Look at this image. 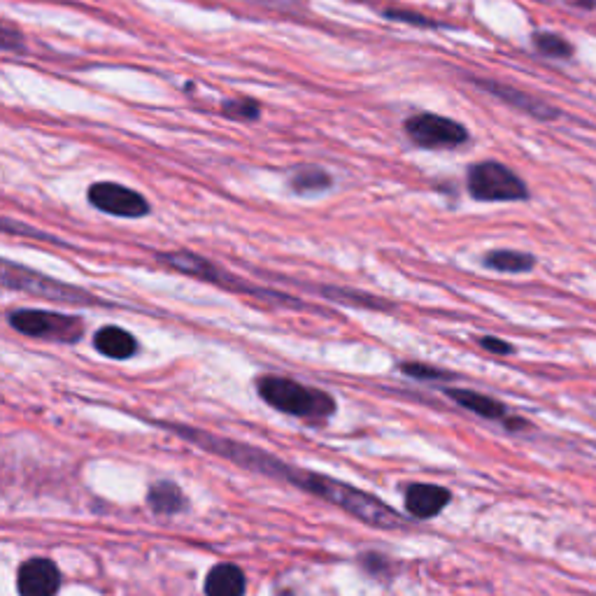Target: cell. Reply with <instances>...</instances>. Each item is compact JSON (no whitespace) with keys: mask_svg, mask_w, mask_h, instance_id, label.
Here are the masks:
<instances>
[{"mask_svg":"<svg viewBox=\"0 0 596 596\" xmlns=\"http://www.w3.org/2000/svg\"><path fill=\"white\" fill-rule=\"evenodd\" d=\"M175 434H180L184 441L194 443L205 452L217 454L226 461H233V464L247 468V471L268 475V478L289 482V485L301 487L305 492L319 496V499L333 503V506L343 508L347 515L357 517L359 522L371 524V527L378 529H401L406 527V520L396 513L394 508H389L385 501L378 499V496L364 492V489H357L347 482L326 478L322 473H310L301 471V468H294L280 461L273 454H268L259 447L247 445V443H236L231 438H222L210 434V431H201L194 427H182V424H161Z\"/></svg>","mask_w":596,"mask_h":596,"instance_id":"obj_1","label":"cell"},{"mask_svg":"<svg viewBox=\"0 0 596 596\" xmlns=\"http://www.w3.org/2000/svg\"><path fill=\"white\" fill-rule=\"evenodd\" d=\"M257 392L268 406L280 413L301 417V420L324 422L336 413V401L322 389L305 387L285 375H261L257 378Z\"/></svg>","mask_w":596,"mask_h":596,"instance_id":"obj_2","label":"cell"},{"mask_svg":"<svg viewBox=\"0 0 596 596\" xmlns=\"http://www.w3.org/2000/svg\"><path fill=\"white\" fill-rule=\"evenodd\" d=\"M159 259L163 264L175 268L177 273H184V275H191V278L196 280H205V282H212V285H219L224 289H231V292H240V294H250V296H257V298H264V301H278V303H292L298 305V308H305L301 301H296L292 296H285V294H275V292H266V289H259V287H252L247 285V282L233 278V275L224 273L222 268H217L215 264H210L208 259L198 257L194 252H170V254H159Z\"/></svg>","mask_w":596,"mask_h":596,"instance_id":"obj_3","label":"cell"},{"mask_svg":"<svg viewBox=\"0 0 596 596\" xmlns=\"http://www.w3.org/2000/svg\"><path fill=\"white\" fill-rule=\"evenodd\" d=\"M7 322H10L14 331L24 333V336L52 340V343L75 345L84 336L82 319L75 315H63V312L19 308L7 315Z\"/></svg>","mask_w":596,"mask_h":596,"instance_id":"obj_4","label":"cell"},{"mask_svg":"<svg viewBox=\"0 0 596 596\" xmlns=\"http://www.w3.org/2000/svg\"><path fill=\"white\" fill-rule=\"evenodd\" d=\"M468 191L478 201H522L529 194L527 184L496 161L475 163L468 170Z\"/></svg>","mask_w":596,"mask_h":596,"instance_id":"obj_5","label":"cell"},{"mask_svg":"<svg viewBox=\"0 0 596 596\" xmlns=\"http://www.w3.org/2000/svg\"><path fill=\"white\" fill-rule=\"evenodd\" d=\"M3 285L7 289H21L26 294L49 298V301L59 303H96V296H91L80 287L63 285L59 280L45 278V275L28 271V268L14 266L10 261L3 264Z\"/></svg>","mask_w":596,"mask_h":596,"instance_id":"obj_6","label":"cell"},{"mask_svg":"<svg viewBox=\"0 0 596 596\" xmlns=\"http://www.w3.org/2000/svg\"><path fill=\"white\" fill-rule=\"evenodd\" d=\"M408 136L413 138L415 145L420 147H457L468 140V131L464 126L452 122L447 117H438V115H415L408 119L406 124Z\"/></svg>","mask_w":596,"mask_h":596,"instance_id":"obj_7","label":"cell"},{"mask_svg":"<svg viewBox=\"0 0 596 596\" xmlns=\"http://www.w3.org/2000/svg\"><path fill=\"white\" fill-rule=\"evenodd\" d=\"M89 203L101 212L115 217L138 219L149 212V203L138 191L117 182H98L89 189Z\"/></svg>","mask_w":596,"mask_h":596,"instance_id":"obj_8","label":"cell"},{"mask_svg":"<svg viewBox=\"0 0 596 596\" xmlns=\"http://www.w3.org/2000/svg\"><path fill=\"white\" fill-rule=\"evenodd\" d=\"M61 587V571L52 559L35 557L19 566L17 592L19 596H56Z\"/></svg>","mask_w":596,"mask_h":596,"instance_id":"obj_9","label":"cell"},{"mask_svg":"<svg viewBox=\"0 0 596 596\" xmlns=\"http://www.w3.org/2000/svg\"><path fill=\"white\" fill-rule=\"evenodd\" d=\"M452 501L450 489L429 485V482H417L410 485L406 492V510L415 520H429L436 517Z\"/></svg>","mask_w":596,"mask_h":596,"instance_id":"obj_10","label":"cell"},{"mask_svg":"<svg viewBox=\"0 0 596 596\" xmlns=\"http://www.w3.org/2000/svg\"><path fill=\"white\" fill-rule=\"evenodd\" d=\"M247 578L236 564H215L205 576V596H245Z\"/></svg>","mask_w":596,"mask_h":596,"instance_id":"obj_11","label":"cell"},{"mask_svg":"<svg viewBox=\"0 0 596 596\" xmlns=\"http://www.w3.org/2000/svg\"><path fill=\"white\" fill-rule=\"evenodd\" d=\"M94 347L108 359H131L138 352V340L119 326H103L94 333Z\"/></svg>","mask_w":596,"mask_h":596,"instance_id":"obj_12","label":"cell"},{"mask_svg":"<svg viewBox=\"0 0 596 596\" xmlns=\"http://www.w3.org/2000/svg\"><path fill=\"white\" fill-rule=\"evenodd\" d=\"M478 84L482 89H487L492 96H499L501 101L515 105V108H522L524 112H529V115H534V117L550 119V117L557 115V112L552 110L550 105L538 101V98H531L527 94H522V91H517V89L503 87V84H496V82H478Z\"/></svg>","mask_w":596,"mask_h":596,"instance_id":"obj_13","label":"cell"},{"mask_svg":"<svg viewBox=\"0 0 596 596\" xmlns=\"http://www.w3.org/2000/svg\"><path fill=\"white\" fill-rule=\"evenodd\" d=\"M447 396L457 403V406L471 410V413L485 417V420H501L506 415V406L499 401L489 399L485 394L471 392V389H447Z\"/></svg>","mask_w":596,"mask_h":596,"instance_id":"obj_14","label":"cell"},{"mask_svg":"<svg viewBox=\"0 0 596 596\" xmlns=\"http://www.w3.org/2000/svg\"><path fill=\"white\" fill-rule=\"evenodd\" d=\"M147 503H149V508L154 510V513L175 515V513H180L187 501H184L182 489L177 487L175 482L161 480V482H156V485L149 487Z\"/></svg>","mask_w":596,"mask_h":596,"instance_id":"obj_15","label":"cell"},{"mask_svg":"<svg viewBox=\"0 0 596 596\" xmlns=\"http://www.w3.org/2000/svg\"><path fill=\"white\" fill-rule=\"evenodd\" d=\"M485 266L499 273H527L536 266V259L531 254L513 252V250H496L485 257Z\"/></svg>","mask_w":596,"mask_h":596,"instance_id":"obj_16","label":"cell"},{"mask_svg":"<svg viewBox=\"0 0 596 596\" xmlns=\"http://www.w3.org/2000/svg\"><path fill=\"white\" fill-rule=\"evenodd\" d=\"M292 187L298 194H310V191H322L331 187V177L322 168H298L292 177Z\"/></svg>","mask_w":596,"mask_h":596,"instance_id":"obj_17","label":"cell"},{"mask_svg":"<svg viewBox=\"0 0 596 596\" xmlns=\"http://www.w3.org/2000/svg\"><path fill=\"white\" fill-rule=\"evenodd\" d=\"M536 47L541 49L545 56H555V59H566V56H571V45L566 40L559 38V35H550V33H538L536 38Z\"/></svg>","mask_w":596,"mask_h":596,"instance_id":"obj_18","label":"cell"},{"mask_svg":"<svg viewBox=\"0 0 596 596\" xmlns=\"http://www.w3.org/2000/svg\"><path fill=\"white\" fill-rule=\"evenodd\" d=\"M259 112V105L254 101H245V98L224 103V115L233 119H257Z\"/></svg>","mask_w":596,"mask_h":596,"instance_id":"obj_19","label":"cell"},{"mask_svg":"<svg viewBox=\"0 0 596 596\" xmlns=\"http://www.w3.org/2000/svg\"><path fill=\"white\" fill-rule=\"evenodd\" d=\"M401 371L406 375H410V378H417V380H445V378H450V373L441 371V368H434L429 364H410V361L401 364Z\"/></svg>","mask_w":596,"mask_h":596,"instance_id":"obj_20","label":"cell"},{"mask_svg":"<svg viewBox=\"0 0 596 596\" xmlns=\"http://www.w3.org/2000/svg\"><path fill=\"white\" fill-rule=\"evenodd\" d=\"M385 17L394 21H406V24H415V26H431V19H424L422 14L406 12V10H387Z\"/></svg>","mask_w":596,"mask_h":596,"instance_id":"obj_21","label":"cell"},{"mask_svg":"<svg viewBox=\"0 0 596 596\" xmlns=\"http://www.w3.org/2000/svg\"><path fill=\"white\" fill-rule=\"evenodd\" d=\"M480 345L485 347L487 352H494V354H510V352H513V345H508L506 340H499V338H492V336L480 338Z\"/></svg>","mask_w":596,"mask_h":596,"instance_id":"obj_22","label":"cell"}]
</instances>
